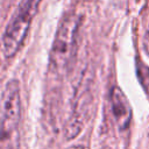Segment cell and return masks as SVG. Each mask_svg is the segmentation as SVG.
Here are the masks:
<instances>
[{"instance_id": "cell-1", "label": "cell", "mask_w": 149, "mask_h": 149, "mask_svg": "<svg viewBox=\"0 0 149 149\" xmlns=\"http://www.w3.org/2000/svg\"><path fill=\"white\" fill-rule=\"evenodd\" d=\"M41 1L42 0H21L2 34V54L6 58L13 57L22 47L31 21L38 12Z\"/></svg>"}, {"instance_id": "cell-2", "label": "cell", "mask_w": 149, "mask_h": 149, "mask_svg": "<svg viewBox=\"0 0 149 149\" xmlns=\"http://www.w3.org/2000/svg\"><path fill=\"white\" fill-rule=\"evenodd\" d=\"M80 19L77 14H68L61 22L50 50V65L55 70H63L76 51Z\"/></svg>"}, {"instance_id": "cell-3", "label": "cell", "mask_w": 149, "mask_h": 149, "mask_svg": "<svg viewBox=\"0 0 149 149\" xmlns=\"http://www.w3.org/2000/svg\"><path fill=\"white\" fill-rule=\"evenodd\" d=\"M21 116L20 86L16 80H9L1 95V129L2 135L10 134L17 126Z\"/></svg>"}, {"instance_id": "cell-4", "label": "cell", "mask_w": 149, "mask_h": 149, "mask_svg": "<svg viewBox=\"0 0 149 149\" xmlns=\"http://www.w3.org/2000/svg\"><path fill=\"white\" fill-rule=\"evenodd\" d=\"M111 105L116 125L120 129H126L132 119V108L127 97L118 86L111 90Z\"/></svg>"}, {"instance_id": "cell-5", "label": "cell", "mask_w": 149, "mask_h": 149, "mask_svg": "<svg viewBox=\"0 0 149 149\" xmlns=\"http://www.w3.org/2000/svg\"><path fill=\"white\" fill-rule=\"evenodd\" d=\"M137 73L142 85L147 87V85H149V69L143 63H141L137 65Z\"/></svg>"}, {"instance_id": "cell-6", "label": "cell", "mask_w": 149, "mask_h": 149, "mask_svg": "<svg viewBox=\"0 0 149 149\" xmlns=\"http://www.w3.org/2000/svg\"><path fill=\"white\" fill-rule=\"evenodd\" d=\"M113 1H114V2H115L118 6H121V5H122L123 2H126L127 0H113Z\"/></svg>"}, {"instance_id": "cell-7", "label": "cell", "mask_w": 149, "mask_h": 149, "mask_svg": "<svg viewBox=\"0 0 149 149\" xmlns=\"http://www.w3.org/2000/svg\"><path fill=\"white\" fill-rule=\"evenodd\" d=\"M68 149H84V148L80 146H72V147H69Z\"/></svg>"}, {"instance_id": "cell-8", "label": "cell", "mask_w": 149, "mask_h": 149, "mask_svg": "<svg viewBox=\"0 0 149 149\" xmlns=\"http://www.w3.org/2000/svg\"><path fill=\"white\" fill-rule=\"evenodd\" d=\"M104 149H109V148H107V147H106V148H104Z\"/></svg>"}]
</instances>
